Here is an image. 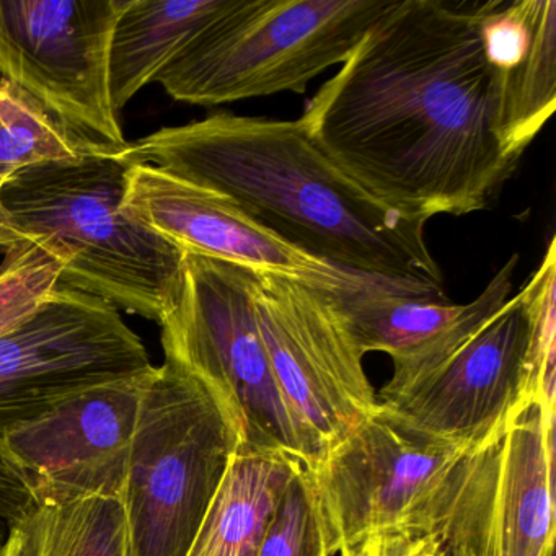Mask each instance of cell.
<instances>
[{
	"label": "cell",
	"instance_id": "obj_1",
	"mask_svg": "<svg viewBox=\"0 0 556 556\" xmlns=\"http://www.w3.org/2000/svg\"><path fill=\"white\" fill-rule=\"evenodd\" d=\"M491 0H390L302 113L312 138L409 219L488 207L516 170L481 24Z\"/></svg>",
	"mask_w": 556,
	"mask_h": 556
},
{
	"label": "cell",
	"instance_id": "obj_2",
	"mask_svg": "<svg viewBox=\"0 0 556 556\" xmlns=\"http://www.w3.org/2000/svg\"><path fill=\"white\" fill-rule=\"evenodd\" d=\"M123 157L223 194L299 252L348 275L448 301L426 223L370 197L301 119L217 113L129 142Z\"/></svg>",
	"mask_w": 556,
	"mask_h": 556
},
{
	"label": "cell",
	"instance_id": "obj_3",
	"mask_svg": "<svg viewBox=\"0 0 556 556\" xmlns=\"http://www.w3.org/2000/svg\"><path fill=\"white\" fill-rule=\"evenodd\" d=\"M123 155L47 162L11 175L0 204L21 240L50 247L60 285L162 324L177 304L185 252L123 211Z\"/></svg>",
	"mask_w": 556,
	"mask_h": 556
},
{
	"label": "cell",
	"instance_id": "obj_4",
	"mask_svg": "<svg viewBox=\"0 0 556 556\" xmlns=\"http://www.w3.org/2000/svg\"><path fill=\"white\" fill-rule=\"evenodd\" d=\"M390 0H236L157 83L178 102L216 106L304 93L343 64Z\"/></svg>",
	"mask_w": 556,
	"mask_h": 556
},
{
	"label": "cell",
	"instance_id": "obj_5",
	"mask_svg": "<svg viewBox=\"0 0 556 556\" xmlns=\"http://www.w3.org/2000/svg\"><path fill=\"white\" fill-rule=\"evenodd\" d=\"M161 327L165 359L213 393L239 447L286 455L305 468L320 460L273 372L250 269L185 252L180 294Z\"/></svg>",
	"mask_w": 556,
	"mask_h": 556
},
{
	"label": "cell",
	"instance_id": "obj_6",
	"mask_svg": "<svg viewBox=\"0 0 556 556\" xmlns=\"http://www.w3.org/2000/svg\"><path fill=\"white\" fill-rule=\"evenodd\" d=\"M240 442L201 380L172 361L146 377L123 507L129 556H187Z\"/></svg>",
	"mask_w": 556,
	"mask_h": 556
},
{
	"label": "cell",
	"instance_id": "obj_7",
	"mask_svg": "<svg viewBox=\"0 0 556 556\" xmlns=\"http://www.w3.org/2000/svg\"><path fill=\"white\" fill-rule=\"evenodd\" d=\"M468 455L413 431L379 403L307 468L330 556L379 533L435 536Z\"/></svg>",
	"mask_w": 556,
	"mask_h": 556
},
{
	"label": "cell",
	"instance_id": "obj_8",
	"mask_svg": "<svg viewBox=\"0 0 556 556\" xmlns=\"http://www.w3.org/2000/svg\"><path fill=\"white\" fill-rule=\"evenodd\" d=\"M128 0H0V77L96 154L129 142L110 96L113 28Z\"/></svg>",
	"mask_w": 556,
	"mask_h": 556
},
{
	"label": "cell",
	"instance_id": "obj_9",
	"mask_svg": "<svg viewBox=\"0 0 556 556\" xmlns=\"http://www.w3.org/2000/svg\"><path fill=\"white\" fill-rule=\"evenodd\" d=\"M252 292L279 389L321 460L379 408L340 292L253 271Z\"/></svg>",
	"mask_w": 556,
	"mask_h": 556
},
{
	"label": "cell",
	"instance_id": "obj_10",
	"mask_svg": "<svg viewBox=\"0 0 556 556\" xmlns=\"http://www.w3.org/2000/svg\"><path fill=\"white\" fill-rule=\"evenodd\" d=\"M151 369L118 308L58 286L30 320L0 338V439L76 393Z\"/></svg>",
	"mask_w": 556,
	"mask_h": 556
},
{
	"label": "cell",
	"instance_id": "obj_11",
	"mask_svg": "<svg viewBox=\"0 0 556 556\" xmlns=\"http://www.w3.org/2000/svg\"><path fill=\"white\" fill-rule=\"evenodd\" d=\"M377 400L413 431L467 454L503 441L510 422L533 403L522 294L434 369Z\"/></svg>",
	"mask_w": 556,
	"mask_h": 556
},
{
	"label": "cell",
	"instance_id": "obj_12",
	"mask_svg": "<svg viewBox=\"0 0 556 556\" xmlns=\"http://www.w3.org/2000/svg\"><path fill=\"white\" fill-rule=\"evenodd\" d=\"M151 370L76 393L0 439L27 478L38 509L89 497L123 500Z\"/></svg>",
	"mask_w": 556,
	"mask_h": 556
},
{
	"label": "cell",
	"instance_id": "obj_13",
	"mask_svg": "<svg viewBox=\"0 0 556 556\" xmlns=\"http://www.w3.org/2000/svg\"><path fill=\"white\" fill-rule=\"evenodd\" d=\"M123 211L184 252L333 292L374 285L312 258L260 226L223 194L146 164L126 175Z\"/></svg>",
	"mask_w": 556,
	"mask_h": 556
},
{
	"label": "cell",
	"instance_id": "obj_14",
	"mask_svg": "<svg viewBox=\"0 0 556 556\" xmlns=\"http://www.w3.org/2000/svg\"><path fill=\"white\" fill-rule=\"evenodd\" d=\"M517 265L516 253L468 304L409 298L379 285L341 292V311L363 354L392 357V379L380 392L403 389L473 337L509 301Z\"/></svg>",
	"mask_w": 556,
	"mask_h": 556
},
{
	"label": "cell",
	"instance_id": "obj_15",
	"mask_svg": "<svg viewBox=\"0 0 556 556\" xmlns=\"http://www.w3.org/2000/svg\"><path fill=\"white\" fill-rule=\"evenodd\" d=\"M500 97L501 141L519 162L556 106L555 0H491L481 24Z\"/></svg>",
	"mask_w": 556,
	"mask_h": 556
},
{
	"label": "cell",
	"instance_id": "obj_16",
	"mask_svg": "<svg viewBox=\"0 0 556 556\" xmlns=\"http://www.w3.org/2000/svg\"><path fill=\"white\" fill-rule=\"evenodd\" d=\"M556 413L530 403L500 445L496 520L500 556H545L555 548Z\"/></svg>",
	"mask_w": 556,
	"mask_h": 556
},
{
	"label": "cell",
	"instance_id": "obj_17",
	"mask_svg": "<svg viewBox=\"0 0 556 556\" xmlns=\"http://www.w3.org/2000/svg\"><path fill=\"white\" fill-rule=\"evenodd\" d=\"M236 0H128L110 41V96L116 112L159 76Z\"/></svg>",
	"mask_w": 556,
	"mask_h": 556
},
{
	"label": "cell",
	"instance_id": "obj_18",
	"mask_svg": "<svg viewBox=\"0 0 556 556\" xmlns=\"http://www.w3.org/2000/svg\"><path fill=\"white\" fill-rule=\"evenodd\" d=\"M286 455L237 447L187 556H256L289 481Z\"/></svg>",
	"mask_w": 556,
	"mask_h": 556
},
{
	"label": "cell",
	"instance_id": "obj_19",
	"mask_svg": "<svg viewBox=\"0 0 556 556\" xmlns=\"http://www.w3.org/2000/svg\"><path fill=\"white\" fill-rule=\"evenodd\" d=\"M500 445L468 455L458 471L435 540L444 556H500L496 481Z\"/></svg>",
	"mask_w": 556,
	"mask_h": 556
},
{
	"label": "cell",
	"instance_id": "obj_20",
	"mask_svg": "<svg viewBox=\"0 0 556 556\" xmlns=\"http://www.w3.org/2000/svg\"><path fill=\"white\" fill-rule=\"evenodd\" d=\"M93 154L43 106L0 77V181L31 165Z\"/></svg>",
	"mask_w": 556,
	"mask_h": 556
},
{
	"label": "cell",
	"instance_id": "obj_21",
	"mask_svg": "<svg viewBox=\"0 0 556 556\" xmlns=\"http://www.w3.org/2000/svg\"><path fill=\"white\" fill-rule=\"evenodd\" d=\"M40 514V556H129L122 500L89 497Z\"/></svg>",
	"mask_w": 556,
	"mask_h": 556
},
{
	"label": "cell",
	"instance_id": "obj_22",
	"mask_svg": "<svg viewBox=\"0 0 556 556\" xmlns=\"http://www.w3.org/2000/svg\"><path fill=\"white\" fill-rule=\"evenodd\" d=\"M63 263L50 247L24 240L0 265V338L30 320L60 285Z\"/></svg>",
	"mask_w": 556,
	"mask_h": 556
},
{
	"label": "cell",
	"instance_id": "obj_23",
	"mask_svg": "<svg viewBox=\"0 0 556 556\" xmlns=\"http://www.w3.org/2000/svg\"><path fill=\"white\" fill-rule=\"evenodd\" d=\"M556 239L546 247L539 268L520 289L529 318L530 395L556 412Z\"/></svg>",
	"mask_w": 556,
	"mask_h": 556
},
{
	"label": "cell",
	"instance_id": "obj_24",
	"mask_svg": "<svg viewBox=\"0 0 556 556\" xmlns=\"http://www.w3.org/2000/svg\"><path fill=\"white\" fill-rule=\"evenodd\" d=\"M256 556H330L317 490L307 468L289 481Z\"/></svg>",
	"mask_w": 556,
	"mask_h": 556
},
{
	"label": "cell",
	"instance_id": "obj_25",
	"mask_svg": "<svg viewBox=\"0 0 556 556\" xmlns=\"http://www.w3.org/2000/svg\"><path fill=\"white\" fill-rule=\"evenodd\" d=\"M37 510L27 478L5 451L4 442L0 441V520H5L9 527L15 526Z\"/></svg>",
	"mask_w": 556,
	"mask_h": 556
},
{
	"label": "cell",
	"instance_id": "obj_26",
	"mask_svg": "<svg viewBox=\"0 0 556 556\" xmlns=\"http://www.w3.org/2000/svg\"><path fill=\"white\" fill-rule=\"evenodd\" d=\"M434 542L435 536L379 533L361 540L337 556H426Z\"/></svg>",
	"mask_w": 556,
	"mask_h": 556
},
{
	"label": "cell",
	"instance_id": "obj_27",
	"mask_svg": "<svg viewBox=\"0 0 556 556\" xmlns=\"http://www.w3.org/2000/svg\"><path fill=\"white\" fill-rule=\"evenodd\" d=\"M41 514L40 509L28 519L9 527L4 549L0 556H40Z\"/></svg>",
	"mask_w": 556,
	"mask_h": 556
},
{
	"label": "cell",
	"instance_id": "obj_28",
	"mask_svg": "<svg viewBox=\"0 0 556 556\" xmlns=\"http://www.w3.org/2000/svg\"><path fill=\"white\" fill-rule=\"evenodd\" d=\"M2 185H0V188H2ZM18 242H24V240L18 239L17 232L12 227L4 207L0 204V249H9V247L15 245Z\"/></svg>",
	"mask_w": 556,
	"mask_h": 556
},
{
	"label": "cell",
	"instance_id": "obj_29",
	"mask_svg": "<svg viewBox=\"0 0 556 556\" xmlns=\"http://www.w3.org/2000/svg\"><path fill=\"white\" fill-rule=\"evenodd\" d=\"M426 556H444L442 555L441 546H439L438 540H435L434 545L429 549L428 555Z\"/></svg>",
	"mask_w": 556,
	"mask_h": 556
},
{
	"label": "cell",
	"instance_id": "obj_30",
	"mask_svg": "<svg viewBox=\"0 0 556 556\" xmlns=\"http://www.w3.org/2000/svg\"><path fill=\"white\" fill-rule=\"evenodd\" d=\"M4 543L5 539H2V535H0V555H2V549H4Z\"/></svg>",
	"mask_w": 556,
	"mask_h": 556
},
{
	"label": "cell",
	"instance_id": "obj_31",
	"mask_svg": "<svg viewBox=\"0 0 556 556\" xmlns=\"http://www.w3.org/2000/svg\"><path fill=\"white\" fill-rule=\"evenodd\" d=\"M545 556H555V548L549 549V552H548V553H546V555H545Z\"/></svg>",
	"mask_w": 556,
	"mask_h": 556
},
{
	"label": "cell",
	"instance_id": "obj_32",
	"mask_svg": "<svg viewBox=\"0 0 556 556\" xmlns=\"http://www.w3.org/2000/svg\"><path fill=\"white\" fill-rule=\"evenodd\" d=\"M4 184V181H0V185Z\"/></svg>",
	"mask_w": 556,
	"mask_h": 556
}]
</instances>
